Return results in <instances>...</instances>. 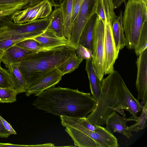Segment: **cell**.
Wrapping results in <instances>:
<instances>
[{
    "label": "cell",
    "mask_w": 147,
    "mask_h": 147,
    "mask_svg": "<svg viewBox=\"0 0 147 147\" xmlns=\"http://www.w3.org/2000/svg\"><path fill=\"white\" fill-rule=\"evenodd\" d=\"M97 101L90 93L78 89L53 86L38 96L32 105L38 109L60 117H86L96 107Z\"/></svg>",
    "instance_id": "1"
},
{
    "label": "cell",
    "mask_w": 147,
    "mask_h": 147,
    "mask_svg": "<svg viewBox=\"0 0 147 147\" xmlns=\"http://www.w3.org/2000/svg\"><path fill=\"white\" fill-rule=\"evenodd\" d=\"M101 92L96 107L87 117L94 125H103L108 116L115 111L125 115L124 110L128 111L124 86L120 74L114 70L101 81Z\"/></svg>",
    "instance_id": "2"
},
{
    "label": "cell",
    "mask_w": 147,
    "mask_h": 147,
    "mask_svg": "<svg viewBox=\"0 0 147 147\" xmlns=\"http://www.w3.org/2000/svg\"><path fill=\"white\" fill-rule=\"evenodd\" d=\"M76 54V49L70 45H63L33 53L15 64L28 86Z\"/></svg>",
    "instance_id": "3"
},
{
    "label": "cell",
    "mask_w": 147,
    "mask_h": 147,
    "mask_svg": "<svg viewBox=\"0 0 147 147\" xmlns=\"http://www.w3.org/2000/svg\"><path fill=\"white\" fill-rule=\"evenodd\" d=\"M125 5L122 21L126 46L134 49L142 28L147 23V4L141 0H128Z\"/></svg>",
    "instance_id": "4"
},
{
    "label": "cell",
    "mask_w": 147,
    "mask_h": 147,
    "mask_svg": "<svg viewBox=\"0 0 147 147\" xmlns=\"http://www.w3.org/2000/svg\"><path fill=\"white\" fill-rule=\"evenodd\" d=\"M65 131L73 140L74 144L79 147H118L117 139L105 127L96 125L95 131L80 125L65 127Z\"/></svg>",
    "instance_id": "5"
},
{
    "label": "cell",
    "mask_w": 147,
    "mask_h": 147,
    "mask_svg": "<svg viewBox=\"0 0 147 147\" xmlns=\"http://www.w3.org/2000/svg\"><path fill=\"white\" fill-rule=\"evenodd\" d=\"M50 21L49 16L21 24H16L11 20L6 21L0 26V40L9 39L16 44L22 40L33 38L45 32Z\"/></svg>",
    "instance_id": "6"
},
{
    "label": "cell",
    "mask_w": 147,
    "mask_h": 147,
    "mask_svg": "<svg viewBox=\"0 0 147 147\" xmlns=\"http://www.w3.org/2000/svg\"><path fill=\"white\" fill-rule=\"evenodd\" d=\"M105 24L97 15L91 43L93 66L101 82L105 74L104 66Z\"/></svg>",
    "instance_id": "7"
},
{
    "label": "cell",
    "mask_w": 147,
    "mask_h": 147,
    "mask_svg": "<svg viewBox=\"0 0 147 147\" xmlns=\"http://www.w3.org/2000/svg\"><path fill=\"white\" fill-rule=\"evenodd\" d=\"M98 0H84L73 23L69 45L75 49L79 45L82 33L92 16L96 14Z\"/></svg>",
    "instance_id": "8"
},
{
    "label": "cell",
    "mask_w": 147,
    "mask_h": 147,
    "mask_svg": "<svg viewBox=\"0 0 147 147\" xmlns=\"http://www.w3.org/2000/svg\"><path fill=\"white\" fill-rule=\"evenodd\" d=\"M52 7L47 0H43L33 6L16 12L11 19L14 23L21 24L45 18L51 13Z\"/></svg>",
    "instance_id": "9"
},
{
    "label": "cell",
    "mask_w": 147,
    "mask_h": 147,
    "mask_svg": "<svg viewBox=\"0 0 147 147\" xmlns=\"http://www.w3.org/2000/svg\"><path fill=\"white\" fill-rule=\"evenodd\" d=\"M61 77L57 68L48 71L28 85L26 95L29 96L34 94L38 96L47 89L54 86L59 82Z\"/></svg>",
    "instance_id": "10"
},
{
    "label": "cell",
    "mask_w": 147,
    "mask_h": 147,
    "mask_svg": "<svg viewBox=\"0 0 147 147\" xmlns=\"http://www.w3.org/2000/svg\"><path fill=\"white\" fill-rule=\"evenodd\" d=\"M117 52L113 39L112 24L106 21L105 24L104 66L105 74L114 70V65L117 58Z\"/></svg>",
    "instance_id": "11"
},
{
    "label": "cell",
    "mask_w": 147,
    "mask_h": 147,
    "mask_svg": "<svg viewBox=\"0 0 147 147\" xmlns=\"http://www.w3.org/2000/svg\"><path fill=\"white\" fill-rule=\"evenodd\" d=\"M138 57L136 62L137 71L136 85L138 99L142 100L144 106L147 102V48Z\"/></svg>",
    "instance_id": "12"
},
{
    "label": "cell",
    "mask_w": 147,
    "mask_h": 147,
    "mask_svg": "<svg viewBox=\"0 0 147 147\" xmlns=\"http://www.w3.org/2000/svg\"><path fill=\"white\" fill-rule=\"evenodd\" d=\"M127 122L125 115L119 116L116 111H114L107 117L105 128L112 134L115 132L120 133L129 139L132 135L131 132L127 129Z\"/></svg>",
    "instance_id": "13"
},
{
    "label": "cell",
    "mask_w": 147,
    "mask_h": 147,
    "mask_svg": "<svg viewBox=\"0 0 147 147\" xmlns=\"http://www.w3.org/2000/svg\"><path fill=\"white\" fill-rule=\"evenodd\" d=\"M27 0H0V23L10 20L16 12L27 8Z\"/></svg>",
    "instance_id": "14"
},
{
    "label": "cell",
    "mask_w": 147,
    "mask_h": 147,
    "mask_svg": "<svg viewBox=\"0 0 147 147\" xmlns=\"http://www.w3.org/2000/svg\"><path fill=\"white\" fill-rule=\"evenodd\" d=\"M35 52L36 51L28 50L15 45L5 51L2 62L8 68L11 65L19 62L27 56Z\"/></svg>",
    "instance_id": "15"
},
{
    "label": "cell",
    "mask_w": 147,
    "mask_h": 147,
    "mask_svg": "<svg viewBox=\"0 0 147 147\" xmlns=\"http://www.w3.org/2000/svg\"><path fill=\"white\" fill-rule=\"evenodd\" d=\"M33 39L38 42L41 46L47 48L69 45L68 39L65 37H59L52 32L47 30L42 34Z\"/></svg>",
    "instance_id": "16"
},
{
    "label": "cell",
    "mask_w": 147,
    "mask_h": 147,
    "mask_svg": "<svg viewBox=\"0 0 147 147\" xmlns=\"http://www.w3.org/2000/svg\"><path fill=\"white\" fill-rule=\"evenodd\" d=\"M123 14L121 11L120 14L114 20L112 24L113 37L116 49L119 53L120 50L126 45V40L123 27Z\"/></svg>",
    "instance_id": "17"
},
{
    "label": "cell",
    "mask_w": 147,
    "mask_h": 147,
    "mask_svg": "<svg viewBox=\"0 0 147 147\" xmlns=\"http://www.w3.org/2000/svg\"><path fill=\"white\" fill-rule=\"evenodd\" d=\"M10 75L12 88L18 94L25 92L27 84L18 66L15 64L11 65L7 70Z\"/></svg>",
    "instance_id": "18"
},
{
    "label": "cell",
    "mask_w": 147,
    "mask_h": 147,
    "mask_svg": "<svg viewBox=\"0 0 147 147\" xmlns=\"http://www.w3.org/2000/svg\"><path fill=\"white\" fill-rule=\"evenodd\" d=\"M92 61V58L86 60L85 69L88 74L92 94L97 101L101 93V84L93 68Z\"/></svg>",
    "instance_id": "19"
},
{
    "label": "cell",
    "mask_w": 147,
    "mask_h": 147,
    "mask_svg": "<svg viewBox=\"0 0 147 147\" xmlns=\"http://www.w3.org/2000/svg\"><path fill=\"white\" fill-rule=\"evenodd\" d=\"M73 2V0H66L59 7L63 19L64 36L68 41L71 37L72 28Z\"/></svg>",
    "instance_id": "20"
},
{
    "label": "cell",
    "mask_w": 147,
    "mask_h": 147,
    "mask_svg": "<svg viewBox=\"0 0 147 147\" xmlns=\"http://www.w3.org/2000/svg\"><path fill=\"white\" fill-rule=\"evenodd\" d=\"M55 7L54 10L49 16L50 21L46 30L52 32L59 37H64L61 10L59 7Z\"/></svg>",
    "instance_id": "21"
},
{
    "label": "cell",
    "mask_w": 147,
    "mask_h": 147,
    "mask_svg": "<svg viewBox=\"0 0 147 147\" xmlns=\"http://www.w3.org/2000/svg\"><path fill=\"white\" fill-rule=\"evenodd\" d=\"M125 100L129 109L128 111L130 115H132L130 117L126 119L127 121H136L138 118L137 113L142 111L143 108L139 102L138 99H136L130 92L126 85L124 86Z\"/></svg>",
    "instance_id": "22"
},
{
    "label": "cell",
    "mask_w": 147,
    "mask_h": 147,
    "mask_svg": "<svg viewBox=\"0 0 147 147\" xmlns=\"http://www.w3.org/2000/svg\"><path fill=\"white\" fill-rule=\"evenodd\" d=\"M97 15L95 13L90 18L81 34L79 45H80L91 50V43L94 28Z\"/></svg>",
    "instance_id": "23"
},
{
    "label": "cell",
    "mask_w": 147,
    "mask_h": 147,
    "mask_svg": "<svg viewBox=\"0 0 147 147\" xmlns=\"http://www.w3.org/2000/svg\"><path fill=\"white\" fill-rule=\"evenodd\" d=\"M83 60L78 57L76 54L56 68L60 72L62 76L65 74L73 72L77 68Z\"/></svg>",
    "instance_id": "24"
},
{
    "label": "cell",
    "mask_w": 147,
    "mask_h": 147,
    "mask_svg": "<svg viewBox=\"0 0 147 147\" xmlns=\"http://www.w3.org/2000/svg\"><path fill=\"white\" fill-rule=\"evenodd\" d=\"M147 102L143 106L141 114L135 121L136 123L128 127L127 129L130 132L136 133L146 128L147 125Z\"/></svg>",
    "instance_id": "25"
},
{
    "label": "cell",
    "mask_w": 147,
    "mask_h": 147,
    "mask_svg": "<svg viewBox=\"0 0 147 147\" xmlns=\"http://www.w3.org/2000/svg\"><path fill=\"white\" fill-rule=\"evenodd\" d=\"M17 92L12 88H0V102L12 103L16 100Z\"/></svg>",
    "instance_id": "26"
},
{
    "label": "cell",
    "mask_w": 147,
    "mask_h": 147,
    "mask_svg": "<svg viewBox=\"0 0 147 147\" xmlns=\"http://www.w3.org/2000/svg\"><path fill=\"white\" fill-rule=\"evenodd\" d=\"M15 45L27 49L34 51L53 48L42 47L39 45L38 42L33 38L28 39L22 40L16 44Z\"/></svg>",
    "instance_id": "27"
},
{
    "label": "cell",
    "mask_w": 147,
    "mask_h": 147,
    "mask_svg": "<svg viewBox=\"0 0 147 147\" xmlns=\"http://www.w3.org/2000/svg\"><path fill=\"white\" fill-rule=\"evenodd\" d=\"M147 48V23L144 25L141 32L136 47L134 49L138 56Z\"/></svg>",
    "instance_id": "28"
},
{
    "label": "cell",
    "mask_w": 147,
    "mask_h": 147,
    "mask_svg": "<svg viewBox=\"0 0 147 147\" xmlns=\"http://www.w3.org/2000/svg\"><path fill=\"white\" fill-rule=\"evenodd\" d=\"M108 22L112 24L117 17L114 11V7L113 0H101Z\"/></svg>",
    "instance_id": "29"
},
{
    "label": "cell",
    "mask_w": 147,
    "mask_h": 147,
    "mask_svg": "<svg viewBox=\"0 0 147 147\" xmlns=\"http://www.w3.org/2000/svg\"><path fill=\"white\" fill-rule=\"evenodd\" d=\"M0 88H12L9 74L7 70L0 65Z\"/></svg>",
    "instance_id": "30"
},
{
    "label": "cell",
    "mask_w": 147,
    "mask_h": 147,
    "mask_svg": "<svg viewBox=\"0 0 147 147\" xmlns=\"http://www.w3.org/2000/svg\"><path fill=\"white\" fill-rule=\"evenodd\" d=\"M77 56L83 59L92 58V54L90 49L80 45H78L76 49Z\"/></svg>",
    "instance_id": "31"
},
{
    "label": "cell",
    "mask_w": 147,
    "mask_h": 147,
    "mask_svg": "<svg viewBox=\"0 0 147 147\" xmlns=\"http://www.w3.org/2000/svg\"><path fill=\"white\" fill-rule=\"evenodd\" d=\"M84 0H73L72 16V26L77 17L80 8Z\"/></svg>",
    "instance_id": "32"
},
{
    "label": "cell",
    "mask_w": 147,
    "mask_h": 147,
    "mask_svg": "<svg viewBox=\"0 0 147 147\" xmlns=\"http://www.w3.org/2000/svg\"><path fill=\"white\" fill-rule=\"evenodd\" d=\"M96 14L100 18L105 24L107 19L101 0H98Z\"/></svg>",
    "instance_id": "33"
},
{
    "label": "cell",
    "mask_w": 147,
    "mask_h": 147,
    "mask_svg": "<svg viewBox=\"0 0 147 147\" xmlns=\"http://www.w3.org/2000/svg\"><path fill=\"white\" fill-rule=\"evenodd\" d=\"M1 118L4 127L10 135L17 134V133L12 128L10 124L6 121L3 117L0 116Z\"/></svg>",
    "instance_id": "34"
},
{
    "label": "cell",
    "mask_w": 147,
    "mask_h": 147,
    "mask_svg": "<svg viewBox=\"0 0 147 147\" xmlns=\"http://www.w3.org/2000/svg\"><path fill=\"white\" fill-rule=\"evenodd\" d=\"M0 115V137L7 138L10 135L4 127Z\"/></svg>",
    "instance_id": "35"
},
{
    "label": "cell",
    "mask_w": 147,
    "mask_h": 147,
    "mask_svg": "<svg viewBox=\"0 0 147 147\" xmlns=\"http://www.w3.org/2000/svg\"><path fill=\"white\" fill-rule=\"evenodd\" d=\"M52 7H60L66 0H47Z\"/></svg>",
    "instance_id": "36"
},
{
    "label": "cell",
    "mask_w": 147,
    "mask_h": 147,
    "mask_svg": "<svg viewBox=\"0 0 147 147\" xmlns=\"http://www.w3.org/2000/svg\"><path fill=\"white\" fill-rule=\"evenodd\" d=\"M29 146L15 144L9 143H4L0 142V147H25Z\"/></svg>",
    "instance_id": "37"
},
{
    "label": "cell",
    "mask_w": 147,
    "mask_h": 147,
    "mask_svg": "<svg viewBox=\"0 0 147 147\" xmlns=\"http://www.w3.org/2000/svg\"><path fill=\"white\" fill-rule=\"evenodd\" d=\"M114 8H117L120 6L123 3L125 4L126 0H113Z\"/></svg>",
    "instance_id": "38"
},
{
    "label": "cell",
    "mask_w": 147,
    "mask_h": 147,
    "mask_svg": "<svg viewBox=\"0 0 147 147\" xmlns=\"http://www.w3.org/2000/svg\"><path fill=\"white\" fill-rule=\"evenodd\" d=\"M43 0H27L28 4L27 6V8L36 5Z\"/></svg>",
    "instance_id": "39"
},
{
    "label": "cell",
    "mask_w": 147,
    "mask_h": 147,
    "mask_svg": "<svg viewBox=\"0 0 147 147\" xmlns=\"http://www.w3.org/2000/svg\"><path fill=\"white\" fill-rule=\"evenodd\" d=\"M5 51L3 50H0V64L2 62V57L4 54Z\"/></svg>",
    "instance_id": "40"
},
{
    "label": "cell",
    "mask_w": 147,
    "mask_h": 147,
    "mask_svg": "<svg viewBox=\"0 0 147 147\" xmlns=\"http://www.w3.org/2000/svg\"><path fill=\"white\" fill-rule=\"evenodd\" d=\"M143 1L145 3L147 4V0H141Z\"/></svg>",
    "instance_id": "41"
}]
</instances>
